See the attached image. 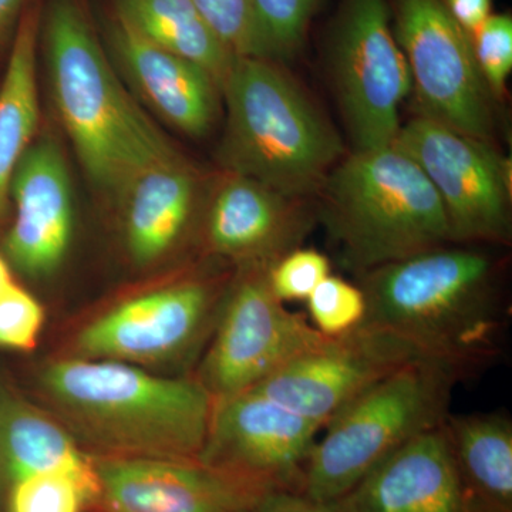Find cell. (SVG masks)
<instances>
[{"label": "cell", "mask_w": 512, "mask_h": 512, "mask_svg": "<svg viewBox=\"0 0 512 512\" xmlns=\"http://www.w3.org/2000/svg\"><path fill=\"white\" fill-rule=\"evenodd\" d=\"M221 92L222 161L231 173L299 200L319 192L343 144L298 84L271 60L235 57Z\"/></svg>", "instance_id": "5"}, {"label": "cell", "mask_w": 512, "mask_h": 512, "mask_svg": "<svg viewBox=\"0 0 512 512\" xmlns=\"http://www.w3.org/2000/svg\"><path fill=\"white\" fill-rule=\"evenodd\" d=\"M319 192L320 218L356 274L451 244L439 194L396 144L353 151Z\"/></svg>", "instance_id": "4"}, {"label": "cell", "mask_w": 512, "mask_h": 512, "mask_svg": "<svg viewBox=\"0 0 512 512\" xmlns=\"http://www.w3.org/2000/svg\"><path fill=\"white\" fill-rule=\"evenodd\" d=\"M357 285L366 299L360 326L404 340L463 379L494 363L503 349L508 316L501 264L484 249L443 245L370 269Z\"/></svg>", "instance_id": "1"}, {"label": "cell", "mask_w": 512, "mask_h": 512, "mask_svg": "<svg viewBox=\"0 0 512 512\" xmlns=\"http://www.w3.org/2000/svg\"><path fill=\"white\" fill-rule=\"evenodd\" d=\"M443 430L466 512H512L510 414L448 413Z\"/></svg>", "instance_id": "21"}, {"label": "cell", "mask_w": 512, "mask_h": 512, "mask_svg": "<svg viewBox=\"0 0 512 512\" xmlns=\"http://www.w3.org/2000/svg\"><path fill=\"white\" fill-rule=\"evenodd\" d=\"M13 284L12 275H10L9 265L6 264L5 259L0 256V292Z\"/></svg>", "instance_id": "34"}, {"label": "cell", "mask_w": 512, "mask_h": 512, "mask_svg": "<svg viewBox=\"0 0 512 512\" xmlns=\"http://www.w3.org/2000/svg\"><path fill=\"white\" fill-rule=\"evenodd\" d=\"M117 16L150 42L201 66L221 90L235 57L192 0H117Z\"/></svg>", "instance_id": "23"}, {"label": "cell", "mask_w": 512, "mask_h": 512, "mask_svg": "<svg viewBox=\"0 0 512 512\" xmlns=\"http://www.w3.org/2000/svg\"><path fill=\"white\" fill-rule=\"evenodd\" d=\"M111 42L128 76L167 123L192 137L208 133L220 90L210 73L150 42L119 16L111 26Z\"/></svg>", "instance_id": "18"}, {"label": "cell", "mask_w": 512, "mask_h": 512, "mask_svg": "<svg viewBox=\"0 0 512 512\" xmlns=\"http://www.w3.org/2000/svg\"><path fill=\"white\" fill-rule=\"evenodd\" d=\"M6 512H83L96 503L86 485L69 474H39L10 485Z\"/></svg>", "instance_id": "25"}, {"label": "cell", "mask_w": 512, "mask_h": 512, "mask_svg": "<svg viewBox=\"0 0 512 512\" xmlns=\"http://www.w3.org/2000/svg\"><path fill=\"white\" fill-rule=\"evenodd\" d=\"M329 507L333 512H466L443 424L394 451Z\"/></svg>", "instance_id": "17"}, {"label": "cell", "mask_w": 512, "mask_h": 512, "mask_svg": "<svg viewBox=\"0 0 512 512\" xmlns=\"http://www.w3.org/2000/svg\"><path fill=\"white\" fill-rule=\"evenodd\" d=\"M269 268L245 265L225 295L198 379L214 402L251 390L328 339L276 298Z\"/></svg>", "instance_id": "8"}, {"label": "cell", "mask_w": 512, "mask_h": 512, "mask_svg": "<svg viewBox=\"0 0 512 512\" xmlns=\"http://www.w3.org/2000/svg\"><path fill=\"white\" fill-rule=\"evenodd\" d=\"M330 62L353 151L393 144L402 127L399 107L412 92V79L386 0H346Z\"/></svg>", "instance_id": "9"}, {"label": "cell", "mask_w": 512, "mask_h": 512, "mask_svg": "<svg viewBox=\"0 0 512 512\" xmlns=\"http://www.w3.org/2000/svg\"><path fill=\"white\" fill-rule=\"evenodd\" d=\"M463 376L434 360H414L370 384L326 424L308 458L302 494L330 505L394 451L437 429Z\"/></svg>", "instance_id": "6"}, {"label": "cell", "mask_w": 512, "mask_h": 512, "mask_svg": "<svg viewBox=\"0 0 512 512\" xmlns=\"http://www.w3.org/2000/svg\"><path fill=\"white\" fill-rule=\"evenodd\" d=\"M217 306L214 286L183 282L121 303L77 336L86 359L154 360L177 355L200 339Z\"/></svg>", "instance_id": "14"}, {"label": "cell", "mask_w": 512, "mask_h": 512, "mask_svg": "<svg viewBox=\"0 0 512 512\" xmlns=\"http://www.w3.org/2000/svg\"><path fill=\"white\" fill-rule=\"evenodd\" d=\"M444 2L454 20L470 36L491 15V0H444Z\"/></svg>", "instance_id": "32"}, {"label": "cell", "mask_w": 512, "mask_h": 512, "mask_svg": "<svg viewBox=\"0 0 512 512\" xmlns=\"http://www.w3.org/2000/svg\"><path fill=\"white\" fill-rule=\"evenodd\" d=\"M42 383L87 439L116 456L200 458L215 404L200 380L84 357L53 363Z\"/></svg>", "instance_id": "2"}, {"label": "cell", "mask_w": 512, "mask_h": 512, "mask_svg": "<svg viewBox=\"0 0 512 512\" xmlns=\"http://www.w3.org/2000/svg\"><path fill=\"white\" fill-rule=\"evenodd\" d=\"M36 46L37 19L30 12L20 22L0 84V220L8 211L13 175L39 123Z\"/></svg>", "instance_id": "22"}, {"label": "cell", "mask_w": 512, "mask_h": 512, "mask_svg": "<svg viewBox=\"0 0 512 512\" xmlns=\"http://www.w3.org/2000/svg\"><path fill=\"white\" fill-rule=\"evenodd\" d=\"M23 0H0V35L9 28L15 16L18 15Z\"/></svg>", "instance_id": "33"}, {"label": "cell", "mask_w": 512, "mask_h": 512, "mask_svg": "<svg viewBox=\"0 0 512 512\" xmlns=\"http://www.w3.org/2000/svg\"><path fill=\"white\" fill-rule=\"evenodd\" d=\"M397 43L409 66L420 116L468 136L491 141L493 96L471 36L444 0H396Z\"/></svg>", "instance_id": "10"}, {"label": "cell", "mask_w": 512, "mask_h": 512, "mask_svg": "<svg viewBox=\"0 0 512 512\" xmlns=\"http://www.w3.org/2000/svg\"><path fill=\"white\" fill-rule=\"evenodd\" d=\"M249 512H333L329 505L315 503L305 495L276 491L264 495Z\"/></svg>", "instance_id": "31"}, {"label": "cell", "mask_w": 512, "mask_h": 512, "mask_svg": "<svg viewBox=\"0 0 512 512\" xmlns=\"http://www.w3.org/2000/svg\"><path fill=\"white\" fill-rule=\"evenodd\" d=\"M96 461L107 512H249L265 493L198 460L113 456Z\"/></svg>", "instance_id": "13"}, {"label": "cell", "mask_w": 512, "mask_h": 512, "mask_svg": "<svg viewBox=\"0 0 512 512\" xmlns=\"http://www.w3.org/2000/svg\"><path fill=\"white\" fill-rule=\"evenodd\" d=\"M330 275L328 256L316 249L296 248L269 268L272 292L281 302H301Z\"/></svg>", "instance_id": "29"}, {"label": "cell", "mask_w": 512, "mask_h": 512, "mask_svg": "<svg viewBox=\"0 0 512 512\" xmlns=\"http://www.w3.org/2000/svg\"><path fill=\"white\" fill-rule=\"evenodd\" d=\"M47 60L60 119L97 187L119 192L173 148L121 86L76 0H52Z\"/></svg>", "instance_id": "3"}, {"label": "cell", "mask_w": 512, "mask_h": 512, "mask_svg": "<svg viewBox=\"0 0 512 512\" xmlns=\"http://www.w3.org/2000/svg\"><path fill=\"white\" fill-rule=\"evenodd\" d=\"M305 200L232 174L215 194L205 222L208 247L245 265L272 266L301 248L313 227Z\"/></svg>", "instance_id": "16"}, {"label": "cell", "mask_w": 512, "mask_h": 512, "mask_svg": "<svg viewBox=\"0 0 512 512\" xmlns=\"http://www.w3.org/2000/svg\"><path fill=\"white\" fill-rule=\"evenodd\" d=\"M15 221L6 238L10 261L29 276L55 272L73 237L72 184L62 150L53 140L32 144L10 184Z\"/></svg>", "instance_id": "15"}, {"label": "cell", "mask_w": 512, "mask_h": 512, "mask_svg": "<svg viewBox=\"0 0 512 512\" xmlns=\"http://www.w3.org/2000/svg\"><path fill=\"white\" fill-rule=\"evenodd\" d=\"M322 427L255 390L215 402L198 461L261 493L302 494L305 467Z\"/></svg>", "instance_id": "11"}, {"label": "cell", "mask_w": 512, "mask_h": 512, "mask_svg": "<svg viewBox=\"0 0 512 512\" xmlns=\"http://www.w3.org/2000/svg\"><path fill=\"white\" fill-rule=\"evenodd\" d=\"M119 194L128 251L138 265H148L183 237L194 211L197 181L173 150L131 175Z\"/></svg>", "instance_id": "19"}, {"label": "cell", "mask_w": 512, "mask_h": 512, "mask_svg": "<svg viewBox=\"0 0 512 512\" xmlns=\"http://www.w3.org/2000/svg\"><path fill=\"white\" fill-rule=\"evenodd\" d=\"M474 57L493 99L505 94L512 70V19L490 15L471 35Z\"/></svg>", "instance_id": "28"}, {"label": "cell", "mask_w": 512, "mask_h": 512, "mask_svg": "<svg viewBox=\"0 0 512 512\" xmlns=\"http://www.w3.org/2000/svg\"><path fill=\"white\" fill-rule=\"evenodd\" d=\"M192 3L232 56L265 59L251 0H192Z\"/></svg>", "instance_id": "27"}, {"label": "cell", "mask_w": 512, "mask_h": 512, "mask_svg": "<svg viewBox=\"0 0 512 512\" xmlns=\"http://www.w3.org/2000/svg\"><path fill=\"white\" fill-rule=\"evenodd\" d=\"M421 359L426 357L404 340L359 326L346 335L326 339L252 390L325 429L328 421L370 384Z\"/></svg>", "instance_id": "12"}, {"label": "cell", "mask_w": 512, "mask_h": 512, "mask_svg": "<svg viewBox=\"0 0 512 512\" xmlns=\"http://www.w3.org/2000/svg\"><path fill=\"white\" fill-rule=\"evenodd\" d=\"M393 144L416 161L439 194L451 244H510L511 170L491 141L417 114Z\"/></svg>", "instance_id": "7"}, {"label": "cell", "mask_w": 512, "mask_h": 512, "mask_svg": "<svg viewBox=\"0 0 512 512\" xmlns=\"http://www.w3.org/2000/svg\"><path fill=\"white\" fill-rule=\"evenodd\" d=\"M266 60L291 59L301 49L318 0H251Z\"/></svg>", "instance_id": "24"}, {"label": "cell", "mask_w": 512, "mask_h": 512, "mask_svg": "<svg viewBox=\"0 0 512 512\" xmlns=\"http://www.w3.org/2000/svg\"><path fill=\"white\" fill-rule=\"evenodd\" d=\"M49 473L77 478L99 501L96 461L45 413L13 394L0 392V493L20 480Z\"/></svg>", "instance_id": "20"}, {"label": "cell", "mask_w": 512, "mask_h": 512, "mask_svg": "<svg viewBox=\"0 0 512 512\" xmlns=\"http://www.w3.org/2000/svg\"><path fill=\"white\" fill-rule=\"evenodd\" d=\"M45 322L42 305L15 284L0 292V348H35Z\"/></svg>", "instance_id": "30"}, {"label": "cell", "mask_w": 512, "mask_h": 512, "mask_svg": "<svg viewBox=\"0 0 512 512\" xmlns=\"http://www.w3.org/2000/svg\"><path fill=\"white\" fill-rule=\"evenodd\" d=\"M313 328L326 338H338L362 325L365 293L339 276H326L306 299Z\"/></svg>", "instance_id": "26"}]
</instances>
